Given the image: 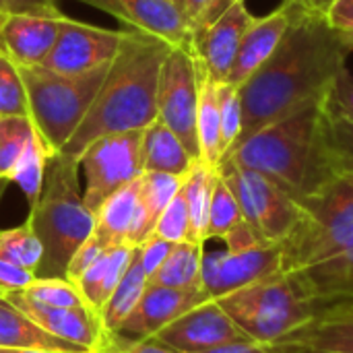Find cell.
Masks as SVG:
<instances>
[{"label":"cell","mask_w":353,"mask_h":353,"mask_svg":"<svg viewBox=\"0 0 353 353\" xmlns=\"http://www.w3.org/2000/svg\"><path fill=\"white\" fill-rule=\"evenodd\" d=\"M223 159L267 176L296 201L316 190L335 178L325 149V101L261 128Z\"/></svg>","instance_id":"3957f363"},{"label":"cell","mask_w":353,"mask_h":353,"mask_svg":"<svg viewBox=\"0 0 353 353\" xmlns=\"http://www.w3.org/2000/svg\"><path fill=\"white\" fill-rule=\"evenodd\" d=\"M141 132L101 137L77 159L83 178V201L93 213L105 199L143 176Z\"/></svg>","instance_id":"9c48e42d"},{"label":"cell","mask_w":353,"mask_h":353,"mask_svg":"<svg viewBox=\"0 0 353 353\" xmlns=\"http://www.w3.org/2000/svg\"><path fill=\"white\" fill-rule=\"evenodd\" d=\"M170 50V43L153 35L124 29L122 46L93 105L60 153L79 159L93 141L110 134L141 132L157 120L159 72Z\"/></svg>","instance_id":"7a4b0ae2"},{"label":"cell","mask_w":353,"mask_h":353,"mask_svg":"<svg viewBox=\"0 0 353 353\" xmlns=\"http://www.w3.org/2000/svg\"><path fill=\"white\" fill-rule=\"evenodd\" d=\"M60 10L58 0H0V14L10 12H54Z\"/></svg>","instance_id":"f6af8a7d"},{"label":"cell","mask_w":353,"mask_h":353,"mask_svg":"<svg viewBox=\"0 0 353 353\" xmlns=\"http://www.w3.org/2000/svg\"><path fill=\"white\" fill-rule=\"evenodd\" d=\"M203 353H277L271 345H263V343H256V341H234V343H225V345H219V347H213L209 352Z\"/></svg>","instance_id":"7dc6e473"},{"label":"cell","mask_w":353,"mask_h":353,"mask_svg":"<svg viewBox=\"0 0 353 353\" xmlns=\"http://www.w3.org/2000/svg\"><path fill=\"white\" fill-rule=\"evenodd\" d=\"M271 347L281 352L353 353V314L314 316Z\"/></svg>","instance_id":"ffe728a7"},{"label":"cell","mask_w":353,"mask_h":353,"mask_svg":"<svg viewBox=\"0 0 353 353\" xmlns=\"http://www.w3.org/2000/svg\"><path fill=\"white\" fill-rule=\"evenodd\" d=\"M27 221L43 246L37 277L66 279L72 254L93 236L95 228V215L83 201L77 159L64 153H54L48 159L43 188Z\"/></svg>","instance_id":"277c9868"},{"label":"cell","mask_w":353,"mask_h":353,"mask_svg":"<svg viewBox=\"0 0 353 353\" xmlns=\"http://www.w3.org/2000/svg\"><path fill=\"white\" fill-rule=\"evenodd\" d=\"M215 180H217V170L209 168L203 161H194L190 172L184 176L182 192L190 215V242H199V244L207 242L209 209H211Z\"/></svg>","instance_id":"f1b7e54d"},{"label":"cell","mask_w":353,"mask_h":353,"mask_svg":"<svg viewBox=\"0 0 353 353\" xmlns=\"http://www.w3.org/2000/svg\"><path fill=\"white\" fill-rule=\"evenodd\" d=\"M279 271V244H256L252 248L232 252L221 242V248L207 250L205 246L203 252V290L209 294L211 300H219Z\"/></svg>","instance_id":"7c38bea8"},{"label":"cell","mask_w":353,"mask_h":353,"mask_svg":"<svg viewBox=\"0 0 353 353\" xmlns=\"http://www.w3.org/2000/svg\"><path fill=\"white\" fill-rule=\"evenodd\" d=\"M105 248L91 236L87 242H83V246L72 254V259H70V263H68V267H66V279L70 281V283H77L83 275H85V271L99 259V254L103 252Z\"/></svg>","instance_id":"b9f144b4"},{"label":"cell","mask_w":353,"mask_h":353,"mask_svg":"<svg viewBox=\"0 0 353 353\" xmlns=\"http://www.w3.org/2000/svg\"><path fill=\"white\" fill-rule=\"evenodd\" d=\"M196 60V58H194ZM199 70V108H196V139H199V161L217 170L223 159L221 149V120L217 103V83L203 70L196 60Z\"/></svg>","instance_id":"484cf974"},{"label":"cell","mask_w":353,"mask_h":353,"mask_svg":"<svg viewBox=\"0 0 353 353\" xmlns=\"http://www.w3.org/2000/svg\"><path fill=\"white\" fill-rule=\"evenodd\" d=\"M2 21H4V14H0V27H2ZM0 52H2V37H0ZM4 54V52H2Z\"/></svg>","instance_id":"816d5d0a"},{"label":"cell","mask_w":353,"mask_h":353,"mask_svg":"<svg viewBox=\"0 0 353 353\" xmlns=\"http://www.w3.org/2000/svg\"><path fill=\"white\" fill-rule=\"evenodd\" d=\"M50 157H52V153L48 151L46 143L41 141L39 134H35L29 141V145L25 147L23 155L19 157L14 170L8 176V182H14L23 190L29 207H33L41 194L43 178H46V165H48Z\"/></svg>","instance_id":"f546056e"},{"label":"cell","mask_w":353,"mask_h":353,"mask_svg":"<svg viewBox=\"0 0 353 353\" xmlns=\"http://www.w3.org/2000/svg\"><path fill=\"white\" fill-rule=\"evenodd\" d=\"M203 252L205 244L180 242L174 244L165 263L155 275L147 279L149 288H178V290H199L203 288Z\"/></svg>","instance_id":"83f0119b"},{"label":"cell","mask_w":353,"mask_h":353,"mask_svg":"<svg viewBox=\"0 0 353 353\" xmlns=\"http://www.w3.org/2000/svg\"><path fill=\"white\" fill-rule=\"evenodd\" d=\"M4 296L14 308L27 314L35 325L48 331L54 337L81 345L89 352H99L105 345V333L101 329L99 316L89 310H70V308H48L33 304L21 292L0 294Z\"/></svg>","instance_id":"ac0fdd59"},{"label":"cell","mask_w":353,"mask_h":353,"mask_svg":"<svg viewBox=\"0 0 353 353\" xmlns=\"http://www.w3.org/2000/svg\"><path fill=\"white\" fill-rule=\"evenodd\" d=\"M199 70L190 50L172 48L165 56L157 85V118L182 141L186 151L199 161L196 139Z\"/></svg>","instance_id":"30bf717a"},{"label":"cell","mask_w":353,"mask_h":353,"mask_svg":"<svg viewBox=\"0 0 353 353\" xmlns=\"http://www.w3.org/2000/svg\"><path fill=\"white\" fill-rule=\"evenodd\" d=\"M124 29H108L93 23H85L68 17L66 12L60 19V31L43 60V68L58 74H85L110 64L120 46Z\"/></svg>","instance_id":"8fae6325"},{"label":"cell","mask_w":353,"mask_h":353,"mask_svg":"<svg viewBox=\"0 0 353 353\" xmlns=\"http://www.w3.org/2000/svg\"><path fill=\"white\" fill-rule=\"evenodd\" d=\"M314 302L353 298V240L335 256L296 273Z\"/></svg>","instance_id":"cb8c5ba5"},{"label":"cell","mask_w":353,"mask_h":353,"mask_svg":"<svg viewBox=\"0 0 353 353\" xmlns=\"http://www.w3.org/2000/svg\"><path fill=\"white\" fill-rule=\"evenodd\" d=\"M35 279H37V275L33 271H27L14 263L0 259V294L21 292L25 288H29Z\"/></svg>","instance_id":"7bdbcfd3"},{"label":"cell","mask_w":353,"mask_h":353,"mask_svg":"<svg viewBox=\"0 0 353 353\" xmlns=\"http://www.w3.org/2000/svg\"><path fill=\"white\" fill-rule=\"evenodd\" d=\"M352 52V41L339 35L325 14L292 4V23L281 43L238 87L242 101L240 141L306 105L325 101L337 74L347 68Z\"/></svg>","instance_id":"6da1fadb"},{"label":"cell","mask_w":353,"mask_h":353,"mask_svg":"<svg viewBox=\"0 0 353 353\" xmlns=\"http://www.w3.org/2000/svg\"><path fill=\"white\" fill-rule=\"evenodd\" d=\"M296 203L300 219L279 244L283 273H298L319 265L353 240L352 176H335Z\"/></svg>","instance_id":"5b68a950"},{"label":"cell","mask_w":353,"mask_h":353,"mask_svg":"<svg viewBox=\"0 0 353 353\" xmlns=\"http://www.w3.org/2000/svg\"><path fill=\"white\" fill-rule=\"evenodd\" d=\"M0 56H4V54H2V52H0Z\"/></svg>","instance_id":"6f0895ef"},{"label":"cell","mask_w":353,"mask_h":353,"mask_svg":"<svg viewBox=\"0 0 353 353\" xmlns=\"http://www.w3.org/2000/svg\"><path fill=\"white\" fill-rule=\"evenodd\" d=\"M141 184V211L132 236L128 240L130 246H141L151 238L153 228L172 199L182 190L184 176L163 174V172H143L139 178Z\"/></svg>","instance_id":"d4e9b609"},{"label":"cell","mask_w":353,"mask_h":353,"mask_svg":"<svg viewBox=\"0 0 353 353\" xmlns=\"http://www.w3.org/2000/svg\"><path fill=\"white\" fill-rule=\"evenodd\" d=\"M151 236L161 238L172 244L190 242V215H188V205H186L182 190L172 199V203L159 215Z\"/></svg>","instance_id":"74e56055"},{"label":"cell","mask_w":353,"mask_h":353,"mask_svg":"<svg viewBox=\"0 0 353 353\" xmlns=\"http://www.w3.org/2000/svg\"><path fill=\"white\" fill-rule=\"evenodd\" d=\"M35 134L29 116H0V182H8L10 172Z\"/></svg>","instance_id":"d6a6232c"},{"label":"cell","mask_w":353,"mask_h":353,"mask_svg":"<svg viewBox=\"0 0 353 353\" xmlns=\"http://www.w3.org/2000/svg\"><path fill=\"white\" fill-rule=\"evenodd\" d=\"M0 116H29L21 72L6 56H0Z\"/></svg>","instance_id":"8d00e7d4"},{"label":"cell","mask_w":353,"mask_h":353,"mask_svg":"<svg viewBox=\"0 0 353 353\" xmlns=\"http://www.w3.org/2000/svg\"><path fill=\"white\" fill-rule=\"evenodd\" d=\"M275 350V347H273ZM277 353H325V352H281V350H275Z\"/></svg>","instance_id":"f907efd6"},{"label":"cell","mask_w":353,"mask_h":353,"mask_svg":"<svg viewBox=\"0 0 353 353\" xmlns=\"http://www.w3.org/2000/svg\"><path fill=\"white\" fill-rule=\"evenodd\" d=\"M62 10L4 14L2 52L14 66H41L60 31Z\"/></svg>","instance_id":"2e32d148"},{"label":"cell","mask_w":353,"mask_h":353,"mask_svg":"<svg viewBox=\"0 0 353 353\" xmlns=\"http://www.w3.org/2000/svg\"><path fill=\"white\" fill-rule=\"evenodd\" d=\"M0 353H4V350H2V347H0Z\"/></svg>","instance_id":"9f6ffc18"},{"label":"cell","mask_w":353,"mask_h":353,"mask_svg":"<svg viewBox=\"0 0 353 353\" xmlns=\"http://www.w3.org/2000/svg\"><path fill=\"white\" fill-rule=\"evenodd\" d=\"M145 290H147V275H145V271L141 267L139 248H137L132 259H130V265H128V269H126V273L122 277V281L118 283V288L112 292V296L108 298V302L99 310V323H101V329L105 333V341L132 314V310L141 302Z\"/></svg>","instance_id":"4316f807"},{"label":"cell","mask_w":353,"mask_h":353,"mask_svg":"<svg viewBox=\"0 0 353 353\" xmlns=\"http://www.w3.org/2000/svg\"><path fill=\"white\" fill-rule=\"evenodd\" d=\"M327 23L353 43V0H337L325 12Z\"/></svg>","instance_id":"ee69618b"},{"label":"cell","mask_w":353,"mask_h":353,"mask_svg":"<svg viewBox=\"0 0 353 353\" xmlns=\"http://www.w3.org/2000/svg\"><path fill=\"white\" fill-rule=\"evenodd\" d=\"M325 110L353 122V74L347 68H343L333 81L325 99Z\"/></svg>","instance_id":"ab89813d"},{"label":"cell","mask_w":353,"mask_h":353,"mask_svg":"<svg viewBox=\"0 0 353 353\" xmlns=\"http://www.w3.org/2000/svg\"><path fill=\"white\" fill-rule=\"evenodd\" d=\"M139 211H141V184L139 180H134L132 184L120 188L110 199H105L101 207L93 213L95 215L93 238L103 248L128 244L139 219Z\"/></svg>","instance_id":"44dd1931"},{"label":"cell","mask_w":353,"mask_h":353,"mask_svg":"<svg viewBox=\"0 0 353 353\" xmlns=\"http://www.w3.org/2000/svg\"><path fill=\"white\" fill-rule=\"evenodd\" d=\"M223 182L234 192L244 221L261 242L281 244L300 219L296 199L267 176L223 159L217 168Z\"/></svg>","instance_id":"ba28073f"},{"label":"cell","mask_w":353,"mask_h":353,"mask_svg":"<svg viewBox=\"0 0 353 353\" xmlns=\"http://www.w3.org/2000/svg\"><path fill=\"white\" fill-rule=\"evenodd\" d=\"M139 248V259H141V267H143V271H145V275H147V279L151 277V275H155L157 273V269L165 263V259H168V254L172 252V248H174V244L172 242H165V240H161V238H149V240H145L141 246H137Z\"/></svg>","instance_id":"60d3db41"},{"label":"cell","mask_w":353,"mask_h":353,"mask_svg":"<svg viewBox=\"0 0 353 353\" xmlns=\"http://www.w3.org/2000/svg\"><path fill=\"white\" fill-rule=\"evenodd\" d=\"M196 159L186 151L182 141L157 118L141 132L143 172H163L186 176Z\"/></svg>","instance_id":"603a6c76"},{"label":"cell","mask_w":353,"mask_h":353,"mask_svg":"<svg viewBox=\"0 0 353 353\" xmlns=\"http://www.w3.org/2000/svg\"><path fill=\"white\" fill-rule=\"evenodd\" d=\"M116 17L124 29L153 35L172 48L192 52V31L182 4L174 0H81Z\"/></svg>","instance_id":"4fadbf2b"},{"label":"cell","mask_w":353,"mask_h":353,"mask_svg":"<svg viewBox=\"0 0 353 353\" xmlns=\"http://www.w3.org/2000/svg\"><path fill=\"white\" fill-rule=\"evenodd\" d=\"M110 64L74 77L58 74L43 66H17L27 91L29 118L52 155L60 153L81 126Z\"/></svg>","instance_id":"52a82bcc"},{"label":"cell","mask_w":353,"mask_h":353,"mask_svg":"<svg viewBox=\"0 0 353 353\" xmlns=\"http://www.w3.org/2000/svg\"><path fill=\"white\" fill-rule=\"evenodd\" d=\"M0 259L37 275V269L43 259V246L29 221L0 232Z\"/></svg>","instance_id":"4dcf8cb0"},{"label":"cell","mask_w":353,"mask_h":353,"mask_svg":"<svg viewBox=\"0 0 353 353\" xmlns=\"http://www.w3.org/2000/svg\"><path fill=\"white\" fill-rule=\"evenodd\" d=\"M21 294L27 300H31L33 304H39V306H48V308H70V310H89V312H93L91 306L87 304L85 296L81 294V290L74 283H70L68 279H58V277L41 279V277H37L29 288L21 290Z\"/></svg>","instance_id":"836d02e7"},{"label":"cell","mask_w":353,"mask_h":353,"mask_svg":"<svg viewBox=\"0 0 353 353\" xmlns=\"http://www.w3.org/2000/svg\"><path fill=\"white\" fill-rule=\"evenodd\" d=\"M244 221L242 209L230 190V186L223 182V178L217 172L213 196H211V209H209V225H207V242L209 240H223L236 225Z\"/></svg>","instance_id":"e575fe53"},{"label":"cell","mask_w":353,"mask_h":353,"mask_svg":"<svg viewBox=\"0 0 353 353\" xmlns=\"http://www.w3.org/2000/svg\"><path fill=\"white\" fill-rule=\"evenodd\" d=\"M2 192H4V182H0V196H2Z\"/></svg>","instance_id":"db71d44e"},{"label":"cell","mask_w":353,"mask_h":353,"mask_svg":"<svg viewBox=\"0 0 353 353\" xmlns=\"http://www.w3.org/2000/svg\"><path fill=\"white\" fill-rule=\"evenodd\" d=\"M217 103L221 120V149L225 157L242 137V101L238 87L230 83H217Z\"/></svg>","instance_id":"d590c367"},{"label":"cell","mask_w":353,"mask_h":353,"mask_svg":"<svg viewBox=\"0 0 353 353\" xmlns=\"http://www.w3.org/2000/svg\"><path fill=\"white\" fill-rule=\"evenodd\" d=\"M4 353H60V352H41V350H4Z\"/></svg>","instance_id":"681fc988"},{"label":"cell","mask_w":353,"mask_h":353,"mask_svg":"<svg viewBox=\"0 0 353 353\" xmlns=\"http://www.w3.org/2000/svg\"><path fill=\"white\" fill-rule=\"evenodd\" d=\"M335 314H353V298L314 302V316H335Z\"/></svg>","instance_id":"bcb514c9"},{"label":"cell","mask_w":353,"mask_h":353,"mask_svg":"<svg viewBox=\"0 0 353 353\" xmlns=\"http://www.w3.org/2000/svg\"><path fill=\"white\" fill-rule=\"evenodd\" d=\"M155 337L180 353H203L225 343L248 339L217 304V300H209L192 308L190 312L182 314L178 321L161 329Z\"/></svg>","instance_id":"5bb4252c"},{"label":"cell","mask_w":353,"mask_h":353,"mask_svg":"<svg viewBox=\"0 0 353 353\" xmlns=\"http://www.w3.org/2000/svg\"><path fill=\"white\" fill-rule=\"evenodd\" d=\"M174 2H178V4H182V0H174Z\"/></svg>","instance_id":"11a10c76"},{"label":"cell","mask_w":353,"mask_h":353,"mask_svg":"<svg viewBox=\"0 0 353 353\" xmlns=\"http://www.w3.org/2000/svg\"><path fill=\"white\" fill-rule=\"evenodd\" d=\"M290 23H292V4L285 0L273 12L265 17H254L242 37L238 56L234 60L232 72L225 83L234 87H242L277 50L285 31L290 29Z\"/></svg>","instance_id":"d6986e66"},{"label":"cell","mask_w":353,"mask_h":353,"mask_svg":"<svg viewBox=\"0 0 353 353\" xmlns=\"http://www.w3.org/2000/svg\"><path fill=\"white\" fill-rule=\"evenodd\" d=\"M292 2L294 6H300L304 10H310V12H319V14H325L329 10V6L337 0H288Z\"/></svg>","instance_id":"c3c4849f"},{"label":"cell","mask_w":353,"mask_h":353,"mask_svg":"<svg viewBox=\"0 0 353 353\" xmlns=\"http://www.w3.org/2000/svg\"><path fill=\"white\" fill-rule=\"evenodd\" d=\"M325 149L333 176L353 178V122L325 110Z\"/></svg>","instance_id":"1f68e13d"},{"label":"cell","mask_w":353,"mask_h":353,"mask_svg":"<svg viewBox=\"0 0 353 353\" xmlns=\"http://www.w3.org/2000/svg\"><path fill=\"white\" fill-rule=\"evenodd\" d=\"M240 331L263 345H275L314 319V300L296 273H275L217 300Z\"/></svg>","instance_id":"8992f818"},{"label":"cell","mask_w":353,"mask_h":353,"mask_svg":"<svg viewBox=\"0 0 353 353\" xmlns=\"http://www.w3.org/2000/svg\"><path fill=\"white\" fill-rule=\"evenodd\" d=\"M0 347L2 350H41L60 353H93L81 345L50 335L27 314L0 296Z\"/></svg>","instance_id":"7402d4cb"},{"label":"cell","mask_w":353,"mask_h":353,"mask_svg":"<svg viewBox=\"0 0 353 353\" xmlns=\"http://www.w3.org/2000/svg\"><path fill=\"white\" fill-rule=\"evenodd\" d=\"M252 19L254 14L246 8V0H238L194 41L192 54L215 83L228 81Z\"/></svg>","instance_id":"e0dca14e"},{"label":"cell","mask_w":353,"mask_h":353,"mask_svg":"<svg viewBox=\"0 0 353 353\" xmlns=\"http://www.w3.org/2000/svg\"><path fill=\"white\" fill-rule=\"evenodd\" d=\"M209 300L211 298L203 288L178 290V288H149L147 285L132 314L122 323V327L110 339L143 341V339L155 337L161 329L178 321L182 314L190 312L192 308Z\"/></svg>","instance_id":"9a60e30c"},{"label":"cell","mask_w":353,"mask_h":353,"mask_svg":"<svg viewBox=\"0 0 353 353\" xmlns=\"http://www.w3.org/2000/svg\"><path fill=\"white\" fill-rule=\"evenodd\" d=\"M236 2L238 0H182V8L192 31V48L194 41Z\"/></svg>","instance_id":"f35d334b"},{"label":"cell","mask_w":353,"mask_h":353,"mask_svg":"<svg viewBox=\"0 0 353 353\" xmlns=\"http://www.w3.org/2000/svg\"><path fill=\"white\" fill-rule=\"evenodd\" d=\"M95 353H120V352H116V350H99V352H95Z\"/></svg>","instance_id":"f5cc1de1"}]
</instances>
